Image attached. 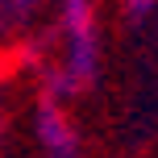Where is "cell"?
I'll return each instance as SVG.
<instances>
[{
  "label": "cell",
  "mask_w": 158,
  "mask_h": 158,
  "mask_svg": "<svg viewBox=\"0 0 158 158\" xmlns=\"http://www.w3.org/2000/svg\"><path fill=\"white\" fill-rule=\"evenodd\" d=\"M158 8V0H121L125 21H150V13Z\"/></svg>",
  "instance_id": "cell-3"
},
{
  "label": "cell",
  "mask_w": 158,
  "mask_h": 158,
  "mask_svg": "<svg viewBox=\"0 0 158 158\" xmlns=\"http://www.w3.org/2000/svg\"><path fill=\"white\" fill-rule=\"evenodd\" d=\"M33 142H38V154L50 158H83V142H79V129L67 112V104L46 100L42 96L38 108H33Z\"/></svg>",
  "instance_id": "cell-1"
},
{
  "label": "cell",
  "mask_w": 158,
  "mask_h": 158,
  "mask_svg": "<svg viewBox=\"0 0 158 158\" xmlns=\"http://www.w3.org/2000/svg\"><path fill=\"white\" fill-rule=\"evenodd\" d=\"M38 158H50V154H38Z\"/></svg>",
  "instance_id": "cell-4"
},
{
  "label": "cell",
  "mask_w": 158,
  "mask_h": 158,
  "mask_svg": "<svg viewBox=\"0 0 158 158\" xmlns=\"http://www.w3.org/2000/svg\"><path fill=\"white\" fill-rule=\"evenodd\" d=\"M58 0H0V33H17Z\"/></svg>",
  "instance_id": "cell-2"
}]
</instances>
